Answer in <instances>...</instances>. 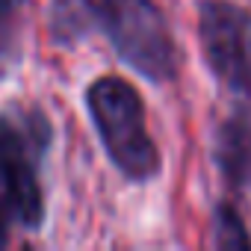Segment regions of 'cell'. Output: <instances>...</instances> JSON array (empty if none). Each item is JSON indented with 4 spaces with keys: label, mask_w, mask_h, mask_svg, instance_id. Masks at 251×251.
Masks as SVG:
<instances>
[{
    "label": "cell",
    "mask_w": 251,
    "mask_h": 251,
    "mask_svg": "<svg viewBox=\"0 0 251 251\" xmlns=\"http://www.w3.org/2000/svg\"><path fill=\"white\" fill-rule=\"evenodd\" d=\"M103 33L115 53L151 83H172L180 71V50L172 27L154 0H53L50 36L74 45Z\"/></svg>",
    "instance_id": "obj_1"
},
{
    "label": "cell",
    "mask_w": 251,
    "mask_h": 251,
    "mask_svg": "<svg viewBox=\"0 0 251 251\" xmlns=\"http://www.w3.org/2000/svg\"><path fill=\"white\" fill-rule=\"evenodd\" d=\"M86 106L109 163L130 180H151L160 172V148L151 139L145 100L124 77H98L86 89Z\"/></svg>",
    "instance_id": "obj_3"
},
{
    "label": "cell",
    "mask_w": 251,
    "mask_h": 251,
    "mask_svg": "<svg viewBox=\"0 0 251 251\" xmlns=\"http://www.w3.org/2000/svg\"><path fill=\"white\" fill-rule=\"evenodd\" d=\"M198 42L210 74L236 100H251V12L230 0H204Z\"/></svg>",
    "instance_id": "obj_4"
},
{
    "label": "cell",
    "mask_w": 251,
    "mask_h": 251,
    "mask_svg": "<svg viewBox=\"0 0 251 251\" xmlns=\"http://www.w3.org/2000/svg\"><path fill=\"white\" fill-rule=\"evenodd\" d=\"M213 160L230 189L251 186V100H236L216 124Z\"/></svg>",
    "instance_id": "obj_5"
},
{
    "label": "cell",
    "mask_w": 251,
    "mask_h": 251,
    "mask_svg": "<svg viewBox=\"0 0 251 251\" xmlns=\"http://www.w3.org/2000/svg\"><path fill=\"white\" fill-rule=\"evenodd\" d=\"M50 139L53 127L42 109L12 106L0 115V245L45 222L42 163Z\"/></svg>",
    "instance_id": "obj_2"
},
{
    "label": "cell",
    "mask_w": 251,
    "mask_h": 251,
    "mask_svg": "<svg viewBox=\"0 0 251 251\" xmlns=\"http://www.w3.org/2000/svg\"><path fill=\"white\" fill-rule=\"evenodd\" d=\"M213 233H216V245H219V248H227V251H233V248L248 251V248H251L248 227H245L242 216L236 213V207H233V204H227V201H225V204H219V210H216Z\"/></svg>",
    "instance_id": "obj_7"
},
{
    "label": "cell",
    "mask_w": 251,
    "mask_h": 251,
    "mask_svg": "<svg viewBox=\"0 0 251 251\" xmlns=\"http://www.w3.org/2000/svg\"><path fill=\"white\" fill-rule=\"evenodd\" d=\"M30 0H0V74H6L21 53V33Z\"/></svg>",
    "instance_id": "obj_6"
}]
</instances>
